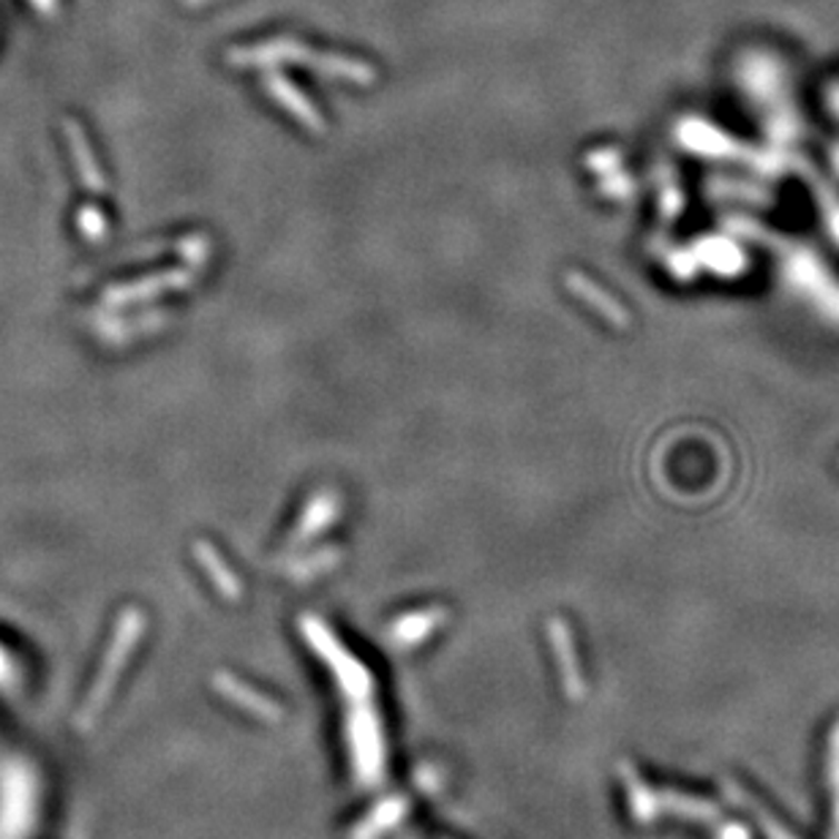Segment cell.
I'll return each mask as SVG.
<instances>
[{"label": "cell", "instance_id": "cell-1", "mask_svg": "<svg viewBox=\"0 0 839 839\" xmlns=\"http://www.w3.org/2000/svg\"><path fill=\"white\" fill-rule=\"evenodd\" d=\"M564 282H567V289L573 292V295L581 297V300L586 303L589 308H594V312H598L600 316H605L611 325L624 327L630 322V316H628V312H624L622 303L613 300V297L608 295V292L600 287V284H594L589 276H583V273L573 270V273H567V276H564Z\"/></svg>", "mask_w": 839, "mask_h": 839}, {"label": "cell", "instance_id": "cell-2", "mask_svg": "<svg viewBox=\"0 0 839 839\" xmlns=\"http://www.w3.org/2000/svg\"><path fill=\"white\" fill-rule=\"evenodd\" d=\"M270 93H273V99H276L282 107H287L289 112L295 115V118L300 120L303 126H306V129H312L316 134L325 131V120H322V115L316 112V107L306 99V96L300 93V90L295 88V85H289L287 79L273 77L270 79Z\"/></svg>", "mask_w": 839, "mask_h": 839}, {"label": "cell", "instance_id": "cell-3", "mask_svg": "<svg viewBox=\"0 0 839 839\" xmlns=\"http://www.w3.org/2000/svg\"><path fill=\"white\" fill-rule=\"evenodd\" d=\"M338 513H342V496L336 494V491H319L312 502H308L306 513H303L300 519V529H297L295 540L300 543V540H308L314 537V534H319L322 529H325L330 521L338 519Z\"/></svg>", "mask_w": 839, "mask_h": 839}, {"label": "cell", "instance_id": "cell-4", "mask_svg": "<svg viewBox=\"0 0 839 839\" xmlns=\"http://www.w3.org/2000/svg\"><path fill=\"white\" fill-rule=\"evenodd\" d=\"M619 161H622L619 150H598V154L586 156V167L592 172H611V169L619 167Z\"/></svg>", "mask_w": 839, "mask_h": 839}]
</instances>
